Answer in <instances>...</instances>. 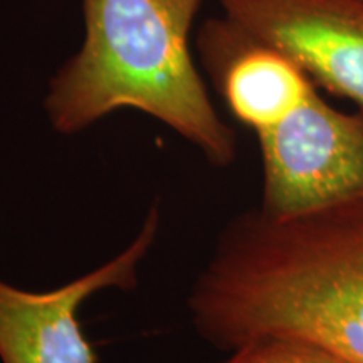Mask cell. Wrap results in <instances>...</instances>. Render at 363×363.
Masks as SVG:
<instances>
[{
    "instance_id": "obj_7",
    "label": "cell",
    "mask_w": 363,
    "mask_h": 363,
    "mask_svg": "<svg viewBox=\"0 0 363 363\" xmlns=\"http://www.w3.org/2000/svg\"><path fill=\"white\" fill-rule=\"evenodd\" d=\"M220 363H350L330 348L308 340L264 335L247 340Z\"/></svg>"
},
{
    "instance_id": "obj_1",
    "label": "cell",
    "mask_w": 363,
    "mask_h": 363,
    "mask_svg": "<svg viewBox=\"0 0 363 363\" xmlns=\"http://www.w3.org/2000/svg\"><path fill=\"white\" fill-rule=\"evenodd\" d=\"M189 308L197 333L220 350L279 335L363 363V189L303 214L257 208L234 219Z\"/></svg>"
},
{
    "instance_id": "obj_4",
    "label": "cell",
    "mask_w": 363,
    "mask_h": 363,
    "mask_svg": "<svg viewBox=\"0 0 363 363\" xmlns=\"http://www.w3.org/2000/svg\"><path fill=\"white\" fill-rule=\"evenodd\" d=\"M160 207L153 206L136 238L118 256L51 291H26L0 279V360L2 363H99L78 313L103 289L138 283V266L160 233Z\"/></svg>"
},
{
    "instance_id": "obj_3",
    "label": "cell",
    "mask_w": 363,
    "mask_h": 363,
    "mask_svg": "<svg viewBox=\"0 0 363 363\" xmlns=\"http://www.w3.org/2000/svg\"><path fill=\"white\" fill-rule=\"evenodd\" d=\"M257 140L264 214H303L363 189V113L335 110L318 91Z\"/></svg>"
},
{
    "instance_id": "obj_5",
    "label": "cell",
    "mask_w": 363,
    "mask_h": 363,
    "mask_svg": "<svg viewBox=\"0 0 363 363\" xmlns=\"http://www.w3.org/2000/svg\"><path fill=\"white\" fill-rule=\"evenodd\" d=\"M224 17L363 113V0H219Z\"/></svg>"
},
{
    "instance_id": "obj_6",
    "label": "cell",
    "mask_w": 363,
    "mask_h": 363,
    "mask_svg": "<svg viewBox=\"0 0 363 363\" xmlns=\"http://www.w3.org/2000/svg\"><path fill=\"white\" fill-rule=\"evenodd\" d=\"M197 48L229 111L256 135L293 115L318 91L291 57L225 17L203 22Z\"/></svg>"
},
{
    "instance_id": "obj_2",
    "label": "cell",
    "mask_w": 363,
    "mask_h": 363,
    "mask_svg": "<svg viewBox=\"0 0 363 363\" xmlns=\"http://www.w3.org/2000/svg\"><path fill=\"white\" fill-rule=\"evenodd\" d=\"M203 0H83L84 40L49 83L44 108L62 135L123 108L147 113L214 167L235 158V135L208 98L190 52Z\"/></svg>"
}]
</instances>
